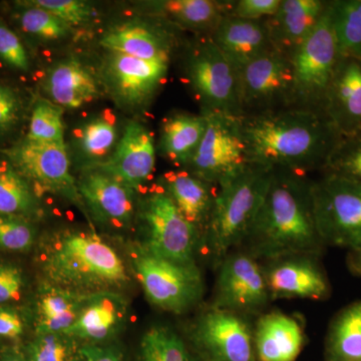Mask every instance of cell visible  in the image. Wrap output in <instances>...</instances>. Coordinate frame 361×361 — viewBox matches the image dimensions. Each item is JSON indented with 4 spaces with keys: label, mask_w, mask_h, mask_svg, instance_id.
<instances>
[{
    "label": "cell",
    "mask_w": 361,
    "mask_h": 361,
    "mask_svg": "<svg viewBox=\"0 0 361 361\" xmlns=\"http://www.w3.org/2000/svg\"><path fill=\"white\" fill-rule=\"evenodd\" d=\"M250 165L303 175L324 170L341 135L324 111L287 106L239 116Z\"/></svg>",
    "instance_id": "obj_1"
},
{
    "label": "cell",
    "mask_w": 361,
    "mask_h": 361,
    "mask_svg": "<svg viewBox=\"0 0 361 361\" xmlns=\"http://www.w3.org/2000/svg\"><path fill=\"white\" fill-rule=\"evenodd\" d=\"M242 245L254 257L270 261L322 254L325 245L316 227L311 182L290 171L274 170L262 206Z\"/></svg>",
    "instance_id": "obj_2"
},
{
    "label": "cell",
    "mask_w": 361,
    "mask_h": 361,
    "mask_svg": "<svg viewBox=\"0 0 361 361\" xmlns=\"http://www.w3.org/2000/svg\"><path fill=\"white\" fill-rule=\"evenodd\" d=\"M39 262L47 283L78 293L111 291L129 280L118 253L92 233L54 234L42 242Z\"/></svg>",
    "instance_id": "obj_3"
},
{
    "label": "cell",
    "mask_w": 361,
    "mask_h": 361,
    "mask_svg": "<svg viewBox=\"0 0 361 361\" xmlns=\"http://www.w3.org/2000/svg\"><path fill=\"white\" fill-rule=\"evenodd\" d=\"M274 175V169L250 165L218 185L203 239L218 264L245 241Z\"/></svg>",
    "instance_id": "obj_4"
},
{
    "label": "cell",
    "mask_w": 361,
    "mask_h": 361,
    "mask_svg": "<svg viewBox=\"0 0 361 361\" xmlns=\"http://www.w3.org/2000/svg\"><path fill=\"white\" fill-rule=\"evenodd\" d=\"M316 227L325 246L361 248V182L325 173L311 182Z\"/></svg>",
    "instance_id": "obj_5"
},
{
    "label": "cell",
    "mask_w": 361,
    "mask_h": 361,
    "mask_svg": "<svg viewBox=\"0 0 361 361\" xmlns=\"http://www.w3.org/2000/svg\"><path fill=\"white\" fill-rule=\"evenodd\" d=\"M132 263L147 298L156 307L180 314L200 302L204 282L197 264L173 262L142 245L133 252Z\"/></svg>",
    "instance_id": "obj_6"
},
{
    "label": "cell",
    "mask_w": 361,
    "mask_h": 361,
    "mask_svg": "<svg viewBox=\"0 0 361 361\" xmlns=\"http://www.w3.org/2000/svg\"><path fill=\"white\" fill-rule=\"evenodd\" d=\"M341 58L327 6L314 30L291 54L293 106L322 110Z\"/></svg>",
    "instance_id": "obj_7"
},
{
    "label": "cell",
    "mask_w": 361,
    "mask_h": 361,
    "mask_svg": "<svg viewBox=\"0 0 361 361\" xmlns=\"http://www.w3.org/2000/svg\"><path fill=\"white\" fill-rule=\"evenodd\" d=\"M145 228L142 246L159 257L180 264H196L201 233L185 219L167 192L160 188L141 207Z\"/></svg>",
    "instance_id": "obj_8"
},
{
    "label": "cell",
    "mask_w": 361,
    "mask_h": 361,
    "mask_svg": "<svg viewBox=\"0 0 361 361\" xmlns=\"http://www.w3.org/2000/svg\"><path fill=\"white\" fill-rule=\"evenodd\" d=\"M187 75L203 110L242 116L237 71L209 35L197 42L187 59Z\"/></svg>",
    "instance_id": "obj_9"
},
{
    "label": "cell",
    "mask_w": 361,
    "mask_h": 361,
    "mask_svg": "<svg viewBox=\"0 0 361 361\" xmlns=\"http://www.w3.org/2000/svg\"><path fill=\"white\" fill-rule=\"evenodd\" d=\"M206 130L189 166L201 179L218 185L249 165L247 147L240 130L239 116L202 111Z\"/></svg>",
    "instance_id": "obj_10"
},
{
    "label": "cell",
    "mask_w": 361,
    "mask_h": 361,
    "mask_svg": "<svg viewBox=\"0 0 361 361\" xmlns=\"http://www.w3.org/2000/svg\"><path fill=\"white\" fill-rule=\"evenodd\" d=\"M291 59L271 51L237 71L242 116L293 106Z\"/></svg>",
    "instance_id": "obj_11"
},
{
    "label": "cell",
    "mask_w": 361,
    "mask_h": 361,
    "mask_svg": "<svg viewBox=\"0 0 361 361\" xmlns=\"http://www.w3.org/2000/svg\"><path fill=\"white\" fill-rule=\"evenodd\" d=\"M212 306L247 316L262 314L272 300L264 268L244 251H233L218 264Z\"/></svg>",
    "instance_id": "obj_12"
},
{
    "label": "cell",
    "mask_w": 361,
    "mask_h": 361,
    "mask_svg": "<svg viewBox=\"0 0 361 361\" xmlns=\"http://www.w3.org/2000/svg\"><path fill=\"white\" fill-rule=\"evenodd\" d=\"M191 336L202 361H257L247 316L211 305L195 322Z\"/></svg>",
    "instance_id": "obj_13"
},
{
    "label": "cell",
    "mask_w": 361,
    "mask_h": 361,
    "mask_svg": "<svg viewBox=\"0 0 361 361\" xmlns=\"http://www.w3.org/2000/svg\"><path fill=\"white\" fill-rule=\"evenodd\" d=\"M7 160L30 183L51 193L82 203L78 183L71 174L65 142L25 139L4 152Z\"/></svg>",
    "instance_id": "obj_14"
},
{
    "label": "cell",
    "mask_w": 361,
    "mask_h": 361,
    "mask_svg": "<svg viewBox=\"0 0 361 361\" xmlns=\"http://www.w3.org/2000/svg\"><path fill=\"white\" fill-rule=\"evenodd\" d=\"M169 63L110 52L104 63L109 92L120 106L137 109L148 103L167 75Z\"/></svg>",
    "instance_id": "obj_15"
},
{
    "label": "cell",
    "mask_w": 361,
    "mask_h": 361,
    "mask_svg": "<svg viewBox=\"0 0 361 361\" xmlns=\"http://www.w3.org/2000/svg\"><path fill=\"white\" fill-rule=\"evenodd\" d=\"M155 163L153 135L142 123L130 122L110 158L87 168L99 169L135 190L149 179Z\"/></svg>",
    "instance_id": "obj_16"
},
{
    "label": "cell",
    "mask_w": 361,
    "mask_h": 361,
    "mask_svg": "<svg viewBox=\"0 0 361 361\" xmlns=\"http://www.w3.org/2000/svg\"><path fill=\"white\" fill-rule=\"evenodd\" d=\"M77 183L80 198L97 220L116 229L129 227L135 214L132 188L94 168H87Z\"/></svg>",
    "instance_id": "obj_17"
},
{
    "label": "cell",
    "mask_w": 361,
    "mask_h": 361,
    "mask_svg": "<svg viewBox=\"0 0 361 361\" xmlns=\"http://www.w3.org/2000/svg\"><path fill=\"white\" fill-rule=\"evenodd\" d=\"M264 269L271 298L324 300L331 287L315 256H291L271 261Z\"/></svg>",
    "instance_id": "obj_18"
},
{
    "label": "cell",
    "mask_w": 361,
    "mask_h": 361,
    "mask_svg": "<svg viewBox=\"0 0 361 361\" xmlns=\"http://www.w3.org/2000/svg\"><path fill=\"white\" fill-rule=\"evenodd\" d=\"M322 110L341 137L361 132V63L358 59L342 56Z\"/></svg>",
    "instance_id": "obj_19"
},
{
    "label": "cell",
    "mask_w": 361,
    "mask_h": 361,
    "mask_svg": "<svg viewBox=\"0 0 361 361\" xmlns=\"http://www.w3.org/2000/svg\"><path fill=\"white\" fill-rule=\"evenodd\" d=\"M322 0H282L277 13L264 20L275 51L290 58L326 11Z\"/></svg>",
    "instance_id": "obj_20"
},
{
    "label": "cell",
    "mask_w": 361,
    "mask_h": 361,
    "mask_svg": "<svg viewBox=\"0 0 361 361\" xmlns=\"http://www.w3.org/2000/svg\"><path fill=\"white\" fill-rule=\"evenodd\" d=\"M257 361H295L304 346L302 325L293 316L271 311L259 316L253 327Z\"/></svg>",
    "instance_id": "obj_21"
},
{
    "label": "cell",
    "mask_w": 361,
    "mask_h": 361,
    "mask_svg": "<svg viewBox=\"0 0 361 361\" xmlns=\"http://www.w3.org/2000/svg\"><path fill=\"white\" fill-rule=\"evenodd\" d=\"M211 37L235 70L274 51L264 20H246L225 16Z\"/></svg>",
    "instance_id": "obj_22"
},
{
    "label": "cell",
    "mask_w": 361,
    "mask_h": 361,
    "mask_svg": "<svg viewBox=\"0 0 361 361\" xmlns=\"http://www.w3.org/2000/svg\"><path fill=\"white\" fill-rule=\"evenodd\" d=\"M125 318L122 297L111 291L90 294L77 322L65 334L85 344H97L116 334Z\"/></svg>",
    "instance_id": "obj_23"
},
{
    "label": "cell",
    "mask_w": 361,
    "mask_h": 361,
    "mask_svg": "<svg viewBox=\"0 0 361 361\" xmlns=\"http://www.w3.org/2000/svg\"><path fill=\"white\" fill-rule=\"evenodd\" d=\"M212 186L216 185L187 171L166 173L161 180V187L174 201L185 219L199 230L202 238L205 234L217 194L218 187L213 190Z\"/></svg>",
    "instance_id": "obj_24"
},
{
    "label": "cell",
    "mask_w": 361,
    "mask_h": 361,
    "mask_svg": "<svg viewBox=\"0 0 361 361\" xmlns=\"http://www.w3.org/2000/svg\"><path fill=\"white\" fill-rule=\"evenodd\" d=\"M44 89L52 103L71 110L90 103L99 92L94 75L73 58L59 61L47 71Z\"/></svg>",
    "instance_id": "obj_25"
},
{
    "label": "cell",
    "mask_w": 361,
    "mask_h": 361,
    "mask_svg": "<svg viewBox=\"0 0 361 361\" xmlns=\"http://www.w3.org/2000/svg\"><path fill=\"white\" fill-rule=\"evenodd\" d=\"M109 52L125 54L132 58L169 63L170 42L166 35L148 25L127 23L113 28L101 40Z\"/></svg>",
    "instance_id": "obj_26"
},
{
    "label": "cell",
    "mask_w": 361,
    "mask_h": 361,
    "mask_svg": "<svg viewBox=\"0 0 361 361\" xmlns=\"http://www.w3.org/2000/svg\"><path fill=\"white\" fill-rule=\"evenodd\" d=\"M90 294L45 282L37 305V334H65L77 322Z\"/></svg>",
    "instance_id": "obj_27"
},
{
    "label": "cell",
    "mask_w": 361,
    "mask_h": 361,
    "mask_svg": "<svg viewBox=\"0 0 361 361\" xmlns=\"http://www.w3.org/2000/svg\"><path fill=\"white\" fill-rule=\"evenodd\" d=\"M152 11L176 25L210 35L228 14L229 2L212 0H165L149 4Z\"/></svg>",
    "instance_id": "obj_28"
},
{
    "label": "cell",
    "mask_w": 361,
    "mask_h": 361,
    "mask_svg": "<svg viewBox=\"0 0 361 361\" xmlns=\"http://www.w3.org/2000/svg\"><path fill=\"white\" fill-rule=\"evenodd\" d=\"M206 125L203 114H177L170 116L161 128V151L169 160L189 166L200 146Z\"/></svg>",
    "instance_id": "obj_29"
},
{
    "label": "cell",
    "mask_w": 361,
    "mask_h": 361,
    "mask_svg": "<svg viewBox=\"0 0 361 361\" xmlns=\"http://www.w3.org/2000/svg\"><path fill=\"white\" fill-rule=\"evenodd\" d=\"M325 361H361V300L349 304L330 322Z\"/></svg>",
    "instance_id": "obj_30"
},
{
    "label": "cell",
    "mask_w": 361,
    "mask_h": 361,
    "mask_svg": "<svg viewBox=\"0 0 361 361\" xmlns=\"http://www.w3.org/2000/svg\"><path fill=\"white\" fill-rule=\"evenodd\" d=\"M39 213L32 183L11 161H0V214L32 220Z\"/></svg>",
    "instance_id": "obj_31"
},
{
    "label": "cell",
    "mask_w": 361,
    "mask_h": 361,
    "mask_svg": "<svg viewBox=\"0 0 361 361\" xmlns=\"http://www.w3.org/2000/svg\"><path fill=\"white\" fill-rule=\"evenodd\" d=\"M329 11L341 56L360 59L361 0L330 1Z\"/></svg>",
    "instance_id": "obj_32"
},
{
    "label": "cell",
    "mask_w": 361,
    "mask_h": 361,
    "mask_svg": "<svg viewBox=\"0 0 361 361\" xmlns=\"http://www.w3.org/2000/svg\"><path fill=\"white\" fill-rule=\"evenodd\" d=\"M140 361H199L183 337L171 327L158 325L142 336Z\"/></svg>",
    "instance_id": "obj_33"
},
{
    "label": "cell",
    "mask_w": 361,
    "mask_h": 361,
    "mask_svg": "<svg viewBox=\"0 0 361 361\" xmlns=\"http://www.w3.org/2000/svg\"><path fill=\"white\" fill-rule=\"evenodd\" d=\"M116 142V118L111 111H104L90 118L78 133L80 153L92 165L103 163L110 155Z\"/></svg>",
    "instance_id": "obj_34"
},
{
    "label": "cell",
    "mask_w": 361,
    "mask_h": 361,
    "mask_svg": "<svg viewBox=\"0 0 361 361\" xmlns=\"http://www.w3.org/2000/svg\"><path fill=\"white\" fill-rule=\"evenodd\" d=\"M82 345L66 334H44L23 349L28 361H84Z\"/></svg>",
    "instance_id": "obj_35"
},
{
    "label": "cell",
    "mask_w": 361,
    "mask_h": 361,
    "mask_svg": "<svg viewBox=\"0 0 361 361\" xmlns=\"http://www.w3.org/2000/svg\"><path fill=\"white\" fill-rule=\"evenodd\" d=\"M63 108L47 99L33 106L26 139L45 142H65Z\"/></svg>",
    "instance_id": "obj_36"
},
{
    "label": "cell",
    "mask_w": 361,
    "mask_h": 361,
    "mask_svg": "<svg viewBox=\"0 0 361 361\" xmlns=\"http://www.w3.org/2000/svg\"><path fill=\"white\" fill-rule=\"evenodd\" d=\"M20 23L25 32L44 40H59L71 35V26L59 20L54 14L39 6L25 2Z\"/></svg>",
    "instance_id": "obj_37"
},
{
    "label": "cell",
    "mask_w": 361,
    "mask_h": 361,
    "mask_svg": "<svg viewBox=\"0 0 361 361\" xmlns=\"http://www.w3.org/2000/svg\"><path fill=\"white\" fill-rule=\"evenodd\" d=\"M324 171L361 182V132L341 137Z\"/></svg>",
    "instance_id": "obj_38"
},
{
    "label": "cell",
    "mask_w": 361,
    "mask_h": 361,
    "mask_svg": "<svg viewBox=\"0 0 361 361\" xmlns=\"http://www.w3.org/2000/svg\"><path fill=\"white\" fill-rule=\"evenodd\" d=\"M32 220L0 214V251L25 252L35 241Z\"/></svg>",
    "instance_id": "obj_39"
},
{
    "label": "cell",
    "mask_w": 361,
    "mask_h": 361,
    "mask_svg": "<svg viewBox=\"0 0 361 361\" xmlns=\"http://www.w3.org/2000/svg\"><path fill=\"white\" fill-rule=\"evenodd\" d=\"M27 4L49 11L71 27L90 23L94 16L90 4L78 0H32Z\"/></svg>",
    "instance_id": "obj_40"
},
{
    "label": "cell",
    "mask_w": 361,
    "mask_h": 361,
    "mask_svg": "<svg viewBox=\"0 0 361 361\" xmlns=\"http://www.w3.org/2000/svg\"><path fill=\"white\" fill-rule=\"evenodd\" d=\"M25 114V101L18 89L0 82V135L13 132Z\"/></svg>",
    "instance_id": "obj_41"
},
{
    "label": "cell",
    "mask_w": 361,
    "mask_h": 361,
    "mask_svg": "<svg viewBox=\"0 0 361 361\" xmlns=\"http://www.w3.org/2000/svg\"><path fill=\"white\" fill-rule=\"evenodd\" d=\"M0 59L16 70L20 71L30 70V59L23 42L1 20H0Z\"/></svg>",
    "instance_id": "obj_42"
},
{
    "label": "cell",
    "mask_w": 361,
    "mask_h": 361,
    "mask_svg": "<svg viewBox=\"0 0 361 361\" xmlns=\"http://www.w3.org/2000/svg\"><path fill=\"white\" fill-rule=\"evenodd\" d=\"M282 0H239L229 2L228 16L246 20H265L274 16Z\"/></svg>",
    "instance_id": "obj_43"
},
{
    "label": "cell",
    "mask_w": 361,
    "mask_h": 361,
    "mask_svg": "<svg viewBox=\"0 0 361 361\" xmlns=\"http://www.w3.org/2000/svg\"><path fill=\"white\" fill-rule=\"evenodd\" d=\"M25 287L23 270L11 263L0 262V305L18 300Z\"/></svg>",
    "instance_id": "obj_44"
},
{
    "label": "cell",
    "mask_w": 361,
    "mask_h": 361,
    "mask_svg": "<svg viewBox=\"0 0 361 361\" xmlns=\"http://www.w3.org/2000/svg\"><path fill=\"white\" fill-rule=\"evenodd\" d=\"M25 319L18 310L7 305H0V337L18 339L25 332Z\"/></svg>",
    "instance_id": "obj_45"
},
{
    "label": "cell",
    "mask_w": 361,
    "mask_h": 361,
    "mask_svg": "<svg viewBox=\"0 0 361 361\" xmlns=\"http://www.w3.org/2000/svg\"><path fill=\"white\" fill-rule=\"evenodd\" d=\"M84 361H123V353L118 345L82 344Z\"/></svg>",
    "instance_id": "obj_46"
},
{
    "label": "cell",
    "mask_w": 361,
    "mask_h": 361,
    "mask_svg": "<svg viewBox=\"0 0 361 361\" xmlns=\"http://www.w3.org/2000/svg\"><path fill=\"white\" fill-rule=\"evenodd\" d=\"M0 361H28L23 349L18 346H4L0 349Z\"/></svg>",
    "instance_id": "obj_47"
},
{
    "label": "cell",
    "mask_w": 361,
    "mask_h": 361,
    "mask_svg": "<svg viewBox=\"0 0 361 361\" xmlns=\"http://www.w3.org/2000/svg\"><path fill=\"white\" fill-rule=\"evenodd\" d=\"M349 270L355 275H361V248L349 252L348 258Z\"/></svg>",
    "instance_id": "obj_48"
},
{
    "label": "cell",
    "mask_w": 361,
    "mask_h": 361,
    "mask_svg": "<svg viewBox=\"0 0 361 361\" xmlns=\"http://www.w3.org/2000/svg\"><path fill=\"white\" fill-rule=\"evenodd\" d=\"M358 61H360V63H361V59H358Z\"/></svg>",
    "instance_id": "obj_49"
}]
</instances>
